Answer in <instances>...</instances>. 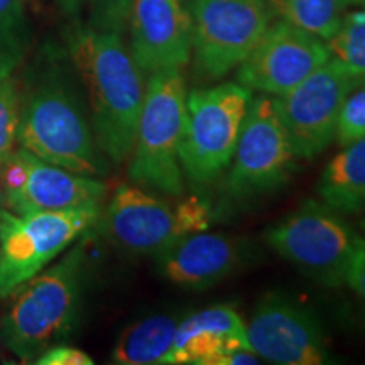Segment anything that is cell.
<instances>
[{"label": "cell", "mask_w": 365, "mask_h": 365, "mask_svg": "<svg viewBox=\"0 0 365 365\" xmlns=\"http://www.w3.org/2000/svg\"><path fill=\"white\" fill-rule=\"evenodd\" d=\"M331 58L354 73L355 78L365 76V11L345 14L335 36L327 41Z\"/></svg>", "instance_id": "cell-21"}, {"label": "cell", "mask_w": 365, "mask_h": 365, "mask_svg": "<svg viewBox=\"0 0 365 365\" xmlns=\"http://www.w3.org/2000/svg\"><path fill=\"white\" fill-rule=\"evenodd\" d=\"M21 95L11 76L0 80V168L11 158L17 144V127L21 117Z\"/></svg>", "instance_id": "cell-23"}, {"label": "cell", "mask_w": 365, "mask_h": 365, "mask_svg": "<svg viewBox=\"0 0 365 365\" xmlns=\"http://www.w3.org/2000/svg\"><path fill=\"white\" fill-rule=\"evenodd\" d=\"M365 137V76L357 78L341 103L335 129V143L340 148Z\"/></svg>", "instance_id": "cell-22"}, {"label": "cell", "mask_w": 365, "mask_h": 365, "mask_svg": "<svg viewBox=\"0 0 365 365\" xmlns=\"http://www.w3.org/2000/svg\"><path fill=\"white\" fill-rule=\"evenodd\" d=\"M130 53L145 73L181 70L191 59V17L181 0H135Z\"/></svg>", "instance_id": "cell-15"}, {"label": "cell", "mask_w": 365, "mask_h": 365, "mask_svg": "<svg viewBox=\"0 0 365 365\" xmlns=\"http://www.w3.org/2000/svg\"><path fill=\"white\" fill-rule=\"evenodd\" d=\"M2 181L6 210L16 215L86 207L102 203L107 195L97 176L63 170L22 148L4 163Z\"/></svg>", "instance_id": "cell-13"}, {"label": "cell", "mask_w": 365, "mask_h": 365, "mask_svg": "<svg viewBox=\"0 0 365 365\" xmlns=\"http://www.w3.org/2000/svg\"><path fill=\"white\" fill-rule=\"evenodd\" d=\"M4 210V208H2ZM2 210H0V215H2Z\"/></svg>", "instance_id": "cell-32"}, {"label": "cell", "mask_w": 365, "mask_h": 365, "mask_svg": "<svg viewBox=\"0 0 365 365\" xmlns=\"http://www.w3.org/2000/svg\"><path fill=\"white\" fill-rule=\"evenodd\" d=\"M345 286L352 289V293L365 307V237H360L354 261L350 264L349 274H346Z\"/></svg>", "instance_id": "cell-26"}, {"label": "cell", "mask_w": 365, "mask_h": 365, "mask_svg": "<svg viewBox=\"0 0 365 365\" xmlns=\"http://www.w3.org/2000/svg\"><path fill=\"white\" fill-rule=\"evenodd\" d=\"M252 97L239 81L188 91L180 161L191 186L207 188L225 175Z\"/></svg>", "instance_id": "cell-5"}, {"label": "cell", "mask_w": 365, "mask_h": 365, "mask_svg": "<svg viewBox=\"0 0 365 365\" xmlns=\"http://www.w3.org/2000/svg\"><path fill=\"white\" fill-rule=\"evenodd\" d=\"M135 0H88L91 27L122 34Z\"/></svg>", "instance_id": "cell-24"}, {"label": "cell", "mask_w": 365, "mask_h": 365, "mask_svg": "<svg viewBox=\"0 0 365 365\" xmlns=\"http://www.w3.org/2000/svg\"><path fill=\"white\" fill-rule=\"evenodd\" d=\"M186 95L188 90L181 70L150 73L129 158L132 182L171 198H180L185 191L180 143Z\"/></svg>", "instance_id": "cell-3"}, {"label": "cell", "mask_w": 365, "mask_h": 365, "mask_svg": "<svg viewBox=\"0 0 365 365\" xmlns=\"http://www.w3.org/2000/svg\"><path fill=\"white\" fill-rule=\"evenodd\" d=\"M240 349H250L245 322L228 304H215L181 318L168 365H217Z\"/></svg>", "instance_id": "cell-17"}, {"label": "cell", "mask_w": 365, "mask_h": 365, "mask_svg": "<svg viewBox=\"0 0 365 365\" xmlns=\"http://www.w3.org/2000/svg\"><path fill=\"white\" fill-rule=\"evenodd\" d=\"M24 0H0V34L14 36Z\"/></svg>", "instance_id": "cell-28"}, {"label": "cell", "mask_w": 365, "mask_h": 365, "mask_svg": "<svg viewBox=\"0 0 365 365\" xmlns=\"http://www.w3.org/2000/svg\"><path fill=\"white\" fill-rule=\"evenodd\" d=\"M70 53L88 91L100 150L117 164L127 161L144 102L143 70L113 31L76 29L70 38Z\"/></svg>", "instance_id": "cell-1"}, {"label": "cell", "mask_w": 365, "mask_h": 365, "mask_svg": "<svg viewBox=\"0 0 365 365\" xmlns=\"http://www.w3.org/2000/svg\"><path fill=\"white\" fill-rule=\"evenodd\" d=\"M182 314H153L132 323L120 333L112 352L118 365H168Z\"/></svg>", "instance_id": "cell-19"}, {"label": "cell", "mask_w": 365, "mask_h": 365, "mask_svg": "<svg viewBox=\"0 0 365 365\" xmlns=\"http://www.w3.org/2000/svg\"><path fill=\"white\" fill-rule=\"evenodd\" d=\"M102 203L16 215H0V299L12 296L31 277L100 222Z\"/></svg>", "instance_id": "cell-7"}, {"label": "cell", "mask_w": 365, "mask_h": 365, "mask_svg": "<svg viewBox=\"0 0 365 365\" xmlns=\"http://www.w3.org/2000/svg\"><path fill=\"white\" fill-rule=\"evenodd\" d=\"M249 252L247 242L234 235L195 232L156 255L158 271L185 289H207L244 267Z\"/></svg>", "instance_id": "cell-16"}, {"label": "cell", "mask_w": 365, "mask_h": 365, "mask_svg": "<svg viewBox=\"0 0 365 365\" xmlns=\"http://www.w3.org/2000/svg\"><path fill=\"white\" fill-rule=\"evenodd\" d=\"M58 4L65 9L66 12H75L80 7L81 0H58Z\"/></svg>", "instance_id": "cell-29"}, {"label": "cell", "mask_w": 365, "mask_h": 365, "mask_svg": "<svg viewBox=\"0 0 365 365\" xmlns=\"http://www.w3.org/2000/svg\"><path fill=\"white\" fill-rule=\"evenodd\" d=\"M38 365H91L93 359L83 350L75 349L70 345H54L46 349L38 359L34 360Z\"/></svg>", "instance_id": "cell-25"}, {"label": "cell", "mask_w": 365, "mask_h": 365, "mask_svg": "<svg viewBox=\"0 0 365 365\" xmlns=\"http://www.w3.org/2000/svg\"><path fill=\"white\" fill-rule=\"evenodd\" d=\"M317 193L323 203L341 215L365 212V137L341 148L327 164Z\"/></svg>", "instance_id": "cell-18"}, {"label": "cell", "mask_w": 365, "mask_h": 365, "mask_svg": "<svg viewBox=\"0 0 365 365\" xmlns=\"http://www.w3.org/2000/svg\"><path fill=\"white\" fill-rule=\"evenodd\" d=\"M330 58L325 41L281 19L267 27L237 68V81L252 93L282 97Z\"/></svg>", "instance_id": "cell-14"}, {"label": "cell", "mask_w": 365, "mask_h": 365, "mask_svg": "<svg viewBox=\"0 0 365 365\" xmlns=\"http://www.w3.org/2000/svg\"><path fill=\"white\" fill-rule=\"evenodd\" d=\"M355 80L344 63L330 58L296 88L274 97L298 159L313 161L335 140L341 103Z\"/></svg>", "instance_id": "cell-11"}, {"label": "cell", "mask_w": 365, "mask_h": 365, "mask_svg": "<svg viewBox=\"0 0 365 365\" xmlns=\"http://www.w3.org/2000/svg\"><path fill=\"white\" fill-rule=\"evenodd\" d=\"M102 223L108 239L120 249L159 255L182 237L207 230L210 210L196 196L171 203L125 182L112 193Z\"/></svg>", "instance_id": "cell-8"}, {"label": "cell", "mask_w": 365, "mask_h": 365, "mask_svg": "<svg viewBox=\"0 0 365 365\" xmlns=\"http://www.w3.org/2000/svg\"><path fill=\"white\" fill-rule=\"evenodd\" d=\"M188 12L195 68L207 81L239 68L276 17L269 0H193Z\"/></svg>", "instance_id": "cell-10"}, {"label": "cell", "mask_w": 365, "mask_h": 365, "mask_svg": "<svg viewBox=\"0 0 365 365\" xmlns=\"http://www.w3.org/2000/svg\"><path fill=\"white\" fill-rule=\"evenodd\" d=\"M21 61V48L14 36L0 34V80L11 76Z\"/></svg>", "instance_id": "cell-27"}, {"label": "cell", "mask_w": 365, "mask_h": 365, "mask_svg": "<svg viewBox=\"0 0 365 365\" xmlns=\"http://www.w3.org/2000/svg\"><path fill=\"white\" fill-rule=\"evenodd\" d=\"M350 4H355V6L365 9V0H350Z\"/></svg>", "instance_id": "cell-31"}, {"label": "cell", "mask_w": 365, "mask_h": 365, "mask_svg": "<svg viewBox=\"0 0 365 365\" xmlns=\"http://www.w3.org/2000/svg\"><path fill=\"white\" fill-rule=\"evenodd\" d=\"M298 156L277 110L276 98L252 97L242 124L223 190L230 202H247L281 190L293 178Z\"/></svg>", "instance_id": "cell-9"}, {"label": "cell", "mask_w": 365, "mask_h": 365, "mask_svg": "<svg viewBox=\"0 0 365 365\" xmlns=\"http://www.w3.org/2000/svg\"><path fill=\"white\" fill-rule=\"evenodd\" d=\"M360 237L322 200H307L269 228L264 240L277 255L325 287L345 286Z\"/></svg>", "instance_id": "cell-6"}, {"label": "cell", "mask_w": 365, "mask_h": 365, "mask_svg": "<svg viewBox=\"0 0 365 365\" xmlns=\"http://www.w3.org/2000/svg\"><path fill=\"white\" fill-rule=\"evenodd\" d=\"M83 266L85 244H78L14 293L16 298L4 314L0 335L22 362H34L71 331L78 313Z\"/></svg>", "instance_id": "cell-2"}, {"label": "cell", "mask_w": 365, "mask_h": 365, "mask_svg": "<svg viewBox=\"0 0 365 365\" xmlns=\"http://www.w3.org/2000/svg\"><path fill=\"white\" fill-rule=\"evenodd\" d=\"M250 349L267 362L281 365H322L330 360L325 330L312 308L293 296L272 291L250 313Z\"/></svg>", "instance_id": "cell-12"}, {"label": "cell", "mask_w": 365, "mask_h": 365, "mask_svg": "<svg viewBox=\"0 0 365 365\" xmlns=\"http://www.w3.org/2000/svg\"><path fill=\"white\" fill-rule=\"evenodd\" d=\"M274 14L327 43L335 36L350 0H269Z\"/></svg>", "instance_id": "cell-20"}, {"label": "cell", "mask_w": 365, "mask_h": 365, "mask_svg": "<svg viewBox=\"0 0 365 365\" xmlns=\"http://www.w3.org/2000/svg\"><path fill=\"white\" fill-rule=\"evenodd\" d=\"M17 144L63 170L102 176L107 163L78 98L59 81L39 86L21 107Z\"/></svg>", "instance_id": "cell-4"}, {"label": "cell", "mask_w": 365, "mask_h": 365, "mask_svg": "<svg viewBox=\"0 0 365 365\" xmlns=\"http://www.w3.org/2000/svg\"><path fill=\"white\" fill-rule=\"evenodd\" d=\"M6 208V202H4V181H2V168H0V210Z\"/></svg>", "instance_id": "cell-30"}]
</instances>
